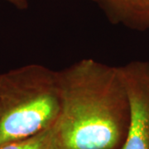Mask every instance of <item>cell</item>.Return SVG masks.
I'll return each mask as SVG.
<instances>
[{"instance_id": "5b68a950", "label": "cell", "mask_w": 149, "mask_h": 149, "mask_svg": "<svg viewBox=\"0 0 149 149\" xmlns=\"http://www.w3.org/2000/svg\"><path fill=\"white\" fill-rule=\"evenodd\" d=\"M0 149H63V148L54 125L29 138L3 145Z\"/></svg>"}, {"instance_id": "6da1fadb", "label": "cell", "mask_w": 149, "mask_h": 149, "mask_svg": "<svg viewBox=\"0 0 149 149\" xmlns=\"http://www.w3.org/2000/svg\"><path fill=\"white\" fill-rule=\"evenodd\" d=\"M61 112L55 126L63 149H121L129 104L118 66L83 58L57 70Z\"/></svg>"}, {"instance_id": "277c9868", "label": "cell", "mask_w": 149, "mask_h": 149, "mask_svg": "<svg viewBox=\"0 0 149 149\" xmlns=\"http://www.w3.org/2000/svg\"><path fill=\"white\" fill-rule=\"evenodd\" d=\"M115 26L149 31V0H91Z\"/></svg>"}, {"instance_id": "3957f363", "label": "cell", "mask_w": 149, "mask_h": 149, "mask_svg": "<svg viewBox=\"0 0 149 149\" xmlns=\"http://www.w3.org/2000/svg\"><path fill=\"white\" fill-rule=\"evenodd\" d=\"M129 104V126L121 149H149V61L118 66Z\"/></svg>"}, {"instance_id": "8992f818", "label": "cell", "mask_w": 149, "mask_h": 149, "mask_svg": "<svg viewBox=\"0 0 149 149\" xmlns=\"http://www.w3.org/2000/svg\"><path fill=\"white\" fill-rule=\"evenodd\" d=\"M9 3L15 6L20 10H25L28 8V0H5Z\"/></svg>"}, {"instance_id": "7a4b0ae2", "label": "cell", "mask_w": 149, "mask_h": 149, "mask_svg": "<svg viewBox=\"0 0 149 149\" xmlns=\"http://www.w3.org/2000/svg\"><path fill=\"white\" fill-rule=\"evenodd\" d=\"M60 112L57 70L30 63L0 74V147L52 127Z\"/></svg>"}]
</instances>
